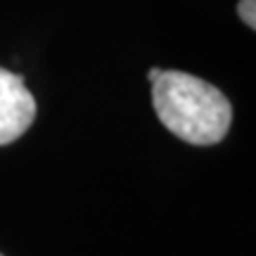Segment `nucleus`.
Returning <instances> with one entry per match:
<instances>
[{"label": "nucleus", "instance_id": "obj_1", "mask_svg": "<svg viewBox=\"0 0 256 256\" xmlns=\"http://www.w3.org/2000/svg\"><path fill=\"white\" fill-rule=\"evenodd\" d=\"M152 104L159 121L190 145H216L230 130L228 98L192 74L162 69L152 81Z\"/></svg>", "mask_w": 256, "mask_h": 256}, {"label": "nucleus", "instance_id": "obj_5", "mask_svg": "<svg viewBox=\"0 0 256 256\" xmlns=\"http://www.w3.org/2000/svg\"><path fill=\"white\" fill-rule=\"evenodd\" d=\"M0 256H2V254H0Z\"/></svg>", "mask_w": 256, "mask_h": 256}, {"label": "nucleus", "instance_id": "obj_2", "mask_svg": "<svg viewBox=\"0 0 256 256\" xmlns=\"http://www.w3.org/2000/svg\"><path fill=\"white\" fill-rule=\"evenodd\" d=\"M36 119V100L24 86V76L0 66V145H10Z\"/></svg>", "mask_w": 256, "mask_h": 256}, {"label": "nucleus", "instance_id": "obj_3", "mask_svg": "<svg viewBox=\"0 0 256 256\" xmlns=\"http://www.w3.org/2000/svg\"><path fill=\"white\" fill-rule=\"evenodd\" d=\"M254 8H256V0H240V8H238L240 19H242L249 28L256 26V12H254Z\"/></svg>", "mask_w": 256, "mask_h": 256}, {"label": "nucleus", "instance_id": "obj_4", "mask_svg": "<svg viewBox=\"0 0 256 256\" xmlns=\"http://www.w3.org/2000/svg\"><path fill=\"white\" fill-rule=\"evenodd\" d=\"M159 72H162V69H150V72H147V78H150V81H154L156 76H159Z\"/></svg>", "mask_w": 256, "mask_h": 256}]
</instances>
